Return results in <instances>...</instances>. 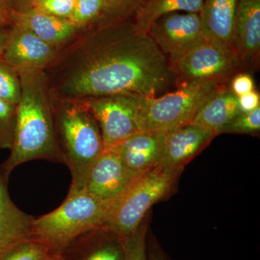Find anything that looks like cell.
Segmentation results:
<instances>
[{"mask_svg":"<svg viewBox=\"0 0 260 260\" xmlns=\"http://www.w3.org/2000/svg\"><path fill=\"white\" fill-rule=\"evenodd\" d=\"M22 93L17 106L14 137L9 157L0 164L2 175L9 181L12 172L35 160L64 164L54 129L50 93L44 70L18 72Z\"/></svg>","mask_w":260,"mask_h":260,"instance_id":"obj_2","label":"cell"},{"mask_svg":"<svg viewBox=\"0 0 260 260\" xmlns=\"http://www.w3.org/2000/svg\"><path fill=\"white\" fill-rule=\"evenodd\" d=\"M14 13L6 0H0V25L12 26L14 21Z\"/></svg>","mask_w":260,"mask_h":260,"instance_id":"obj_31","label":"cell"},{"mask_svg":"<svg viewBox=\"0 0 260 260\" xmlns=\"http://www.w3.org/2000/svg\"><path fill=\"white\" fill-rule=\"evenodd\" d=\"M75 4V0H35L31 8L57 18L70 20Z\"/></svg>","mask_w":260,"mask_h":260,"instance_id":"obj_28","label":"cell"},{"mask_svg":"<svg viewBox=\"0 0 260 260\" xmlns=\"http://www.w3.org/2000/svg\"><path fill=\"white\" fill-rule=\"evenodd\" d=\"M217 136L213 132L189 124L167 133L156 167L182 169Z\"/></svg>","mask_w":260,"mask_h":260,"instance_id":"obj_14","label":"cell"},{"mask_svg":"<svg viewBox=\"0 0 260 260\" xmlns=\"http://www.w3.org/2000/svg\"><path fill=\"white\" fill-rule=\"evenodd\" d=\"M20 74L11 65L0 59V98L10 104L18 106L21 97Z\"/></svg>","mask_w":260,"mask_h":260,"instance_id":"obj_22","label":"cell"},{"mask_svg":"<svg viewBox=\"0 0 260 260\" xmlns=\"http://www.w3.org/2000/svg\"><path fill=\"white\" fill-rule=\"evenodd\" d=\"M17 107L0 98V150H10L14 137Z\"/></svg>","mask_w":260,"mask_h":260,"instance_id":"obj_25","label":"cell"},{"mask_svg":"<svg viewBox=\"0 0 260 260\" xmlns=\"http://www.w3.org/2000/svg\"><path fill=\"white\" fill-rule=\"evenodd\" d=\"M233 47L242 65L254 66L259 64L260 0H239Z\"/></svg>","mask_w":260,"mask_h":260,"instance_id":"obj_15","label":"cell"},{"mask_svg":"<svg viewBox=\"0 0 260 260\" xmlns=\"http://www.w3.org/2000/svg\"><path fill=\"white\" fill-rule=\"evenodd\" d=\"M147 234L148 224L143 221L133 234L124 238V260H148Z\"/></svg>","mask_w":260,"mask_h":260,"instance_id":"obj_24","label":"cell"},{"mask_svg":"<svg viewBox=\"0 0 260 260\" xmlns=\"http://www.w3.org/2000/svg\"><path fill=\"white\" fill-rule=\"evenodd\" d=\"M204 0H145L133 16L140 32L148 34L152 24L164 15L175 12L199 13Z\"/></svg>","mask_w":260,"mask_h":260,"instance_id":"obj_20","label":"cell"},{"mask_svg":"<svg viewBox=\"0 0 260 260\" xmlns=\"http://www.w3.org/2000/svg\"><path fill=\"white\" fill-rule=\"evenodd\" d=\"M14 23L29 29L44 42L59 49L82 30L68 19L57 18L32 8L14 13Z\"/></svg>","mask_w":260,"mask_h":260,"instance_id":"obj_18","label":"cell"},{"mask_svg":"<svg viewBox=\"0 0 260 260\" xmlns=\"http://www.w3.org/2000/svg\"><path fill=\"white\" fill-rule=\"evenodd\" d=\"M182 171L155 167L137 177L109 205L103 227L122 238L133 234L149 209L170 193Z\"/></svg>","mask_w":260,"mask_h":260,"instance_id":"obj_6","label":"cell"},{"mask_svg":"<svg viewBox=\"0 0 260 260\" xmlns=\"http://www.w3.org/2000/svg\"><path fill=\"white\" fill-rule=\"evenodd\" d=\"M61 260H124V238L100 226L84 233L59 254Z\"/></svg>","mask_w":260,"mask_h":260,"instance_id":"obj_12","label":"cell"},{"mask_svg":"<svg viewBox=\"0 0 260 260\" xmlns=\"http://www.w3.org/2000/svg\"><path fill=\"white\" fill-rule=\"evenodd\" d=\"M260 130V107L250 112L242 113L219 131L223 133L254 134Z\"/></svg>","mask_w":260,"mask_h":260,"instance_id":"obj_27","label":"cell"},{"mask_svg":"<svg viewBox=\"0 0 260 260\" xmlns=\"http://www.w3.org/2000/svg\"><path fill=\"white\" fill-rule=\"evenodd\" d=\"M44 260H61L59 254H49Z\"/></svg>","mask_w":260,"mask_h":260,"instance_id":"obj_35","label":"cell"},{"mask_svg":"<svg viewBox=\"0 0 260 260\" xmlns=\"http://www.w3.org/2000/svg\"><path fill=\"white\" fill-rule=\"evenodd\" d=\"M242 114L238 97L225 87L214 94L197 113L190 124L213 132L219 131L237 116Z\"/></svg>","mask_w":260,"mask_h":260,"instance_id":"obj_19","label":"cell"},{"mask_svg":"<svg viewBox=\"0 0 260 260\" xmlns=\"http://www.w3.org/2000/svg\"><path fill=\"white\" fill-rule=\"evenodd\" d=\"M147 254L148 260H169L158 243L153 239L147 242Z\"/></svg>","mask_w":260,"mask_h":260,"instance_id":"obj_32","label":"cell"},{"mask_svg":"<svg viewBox=\"0 0 260 260\" xmlns=\"http://www.w3.org/2000/svg\"><path fill=\"white\" fill-rule=\"evenodd\" d=\"M109 204L83 191L68 195L60 206L34 218L32 237L51 254H59L70 242L84 233L103 226Z\"/></svg>","mask_w":260,"mask_h":260,"instance_id":"obj_4","label":"cell"},{"mask_svg":"<svg viewBox=\"0 0 260 260\" xmlns=\"http://www.w3.org/2000/svg\"><path fill=\"white\" fill-rule=\"evenodd\" d=\"M49 254L47 246L31 239L12 248L0 256V260H44Z\"/></svg>","mask_w":260,"mask_h":260,"instance_id":"obj_26","label":"cell"},{"mask_svg":"<svg viewBox=\"0 0 260 260\" xmlns=\"http://www.w3.org/2000/svg\"><path fill=\"white\" fill-rule=\"evenodd\" d=\"M135 179L124 167L117 150L107 148L90 170L84 191L110 205Z\"/></svg>","mask_w":260,"mask_h":260,"instance_id":"obj_11","label":"cell"},{"mask_svg":"<svg viewBox=\"0 0 260 260\" xmlns=\"http://www.w3.org/2000/svg\"><path fill=\"white\" fill-rule=\"evenodd\" d=\"M11 27L0 25V59L3 58V52L9 38Z\"/></svg>","mask_w":260,"mask_h":260,"instance_id":"obj_34","label":"cell"},{"mask_svg":"<svg viewBox=\"0 0 260 260\" xmlns=\"http://www.w3.org/2000/svg\"><path fill=\"white\" fill-rule=\"evenodd\" d=\"M238 97V104L242 113L250 112L260 107V95L255 90Z\"/></svg>","mask_w":260,"mask_h":260,"instance_id":"obj_30","label":"cell"},{"mask_svg":"<svg viewBox=\"0 0 260 260\" xmlns=\"http://www.w3.org/2000/svg\"><path fill=\"white\" fill-rule=\"evenodd\" d=\"M145 97L138 93H121L79 101L95 117L107 149L116 147L138 132L137 117Z\"/></svg>","mask_w":260,"mask_h":260,"instance_id":"obj_7","label":"cell"},{"mask_svg":"<svg viewBox=\"0 0 260 260\" xmlns=\"http://www.w3.org/2000/svg\"><path fill=\"white\" fill-rule=\"evenodd\" d=\"M8 184L0 170V256L18 244L32 239V220L35 218L13 203Z\"/></svg>","mask_w":260,"mask_h":260,"instance_id":"obj_17","label":"cell"},{"mask_svg":"<svg viewBox=\"0 0 260 260\" xmlns=\"http://www.w3.org/2000/svg\"><path fill=\"white\" fill-rule=\"evenodd\" d=\"M6 1L15 13H18L31 8L32 3L35 0H6Z\"/></svg>","mask_w":260,"mask_h":260,"instance_id":"obj_33","label":"cell"},{"mask_svg":"<svg viewBox=\"0 0 260 260\" xmlns=\"http://www.w3.org/2000/svg\"><path fill=\"white\" fill-rule=\"evenodd\" d=\"M44 72L51 96L76 101L121 93L158 96L174 75L167 56L133 18L83 29Z\"/></svg>","mask_w":260,"mask_h":260,"instance_id":"obj_1","label":"cell"},{"mask_svg":"<svg viewBox=\"0 0 260 260\" xmlns=\"http://www.w3.org/2000/svg\"><path fill=\"white\" fill-rule=\"evenodd\" d=\"M104 9L102 15L93 25L124 21L133 18L145 0H103ZM92 26V25H91Z\"/></svg>","mask_w":260,"mask_h":260,"instance_id":"obj_21","label":"cell"},{"mask_svg":"<svg viewBox=\"0 0 260 260\" xmlns=\"http://www.w3.org/2000/svg\"><path fill=\"white\" fill-rule=\"evenodd\" d=\"M56 140L71 174L68 195L84 191L90 170L104 151L102 133L95 117L80 101L51 96Z\"/></svg>","mask_w":260,"mask_h":260,"instance_id":"obj_3","label":"cell"},{"mask_svg":"<svg viewBox=\"0 0 260 260\" xmlns=\"http://www.w3.org/2000/svg\"><path fill=\"white\" fill-rule=\"evenodd\" d=\"M239 2L204 0L199 12L205 40L233 52L234 25Z\"/></svg>","mask_w":260,"mask_h":260,"instance_id":"obj_16","label":"cell"},{"mask_svg":"<svg viewBox=\"0 0 260 260\" xmlns=\"http://www.w3.org/2000/svg\"><path fill=\"white\" fill-rule=\"evenodd\" d=\"M148 34L169 64L205 40L199 13L175 12L164 15L152 24Z\"/></svg>","mask_w":260,"mask_h":260,"instance_id":"obj_9","label":"cell"},{"mask_svg":"<svg viewBox=\"0 0 260 260\" xmlns=\"http://www.w3.org/2000/svg\"><path fill=\"white\" fill-rule=\"evenodd\" d=\"M170 66L174 75L185 80L184 83L196 80H215L223 83L242 64L235 53L205 39L185 55L171 63Z\"/></svg>","mask_w":260,"mask_h":260,"instance_id":"obj_8","label":"cell"},{"mask_svg":"<svg viewBox=\"0 0 260 260\" xmlns=\"http://www.w3.org/2000/svg\"><path fill=\"white\" fill-rule=\"evenodd\" d=\"M103 9V0H75L74 10L70 20L83 30L96 23Z\"/></svg>","mask_w":260,"mask_h":260,"instance_id":"obj_23","label":"cell"},{"mask_svg":"<svg viewBox=\"0 0 260 260\" xmlns=\"http://www.w3.org/2000/svg\"><path fill=\"white\" fill-rule=\"evenodd\" d=\"M167 135L158 132L138 131L114 148L126 170L137 178L158 165Z\"/></svg>","mask_w":260,"mask_h":260,"instance_id":"obj_13","label":"cell"},{"mask_svg":"<svg viewBox=\"0 0 260 260\" xmlns=\"http://www.w3.org/2000/svg\"><path fill=\"white\" fill-rule=\"evenodd\" d=\"M59 50V48L44 42L31 30L14 23L2 59L18 72L44 70Z\"/></svg>","mask_w":260,"mask_h":260,"instance_id":"obj_10","label":"cell"},{"mask_svg":"<svg viewBox=\"0 0 260 260\" xmlns=\"http://www.w3.org/2000/svg\"><path fill=\"white\" fill-rule=\"evenodd\" d=\"M254 88V80L248 73H239L234 76L231 82V90L237 96L252 91Z\"/></svg>","mask_w":260,"mask_h":260,"instance_id":"obj_29","label":"cell"},{"mask_svg":"<svg viewBox=\"0 0 260 260\" xmlns=\"http://www.w3.org/2000/svg\"><path fill=\"white\" fill-rule=\"evenodd\" d=\"M225 87L218 80H196L175 91L145 97L137 117L138 131L169 133L190 124L205 103Z\"/></svg>","mask_w":260,"mask_h":260,"instance_id":"obj_5","label":"cell"}]
</instances>
